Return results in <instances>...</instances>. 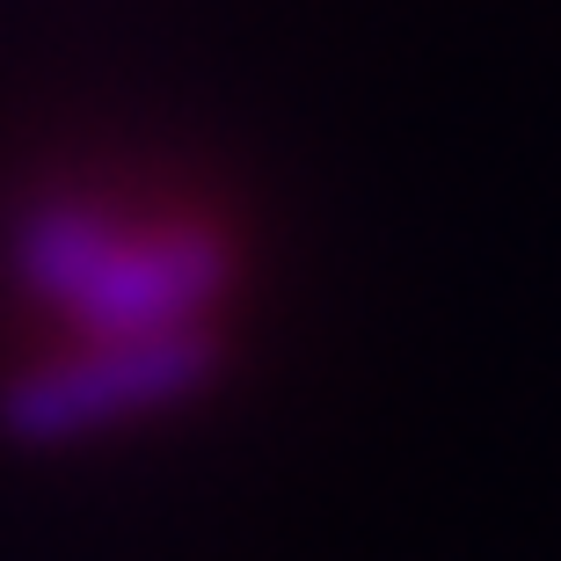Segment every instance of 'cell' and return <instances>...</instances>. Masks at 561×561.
Returning a JSON list of instances; mask_svg holds the SVG:
<instances>
[{"label": "cell", "mask_w": 561, "mask_h": 561, "mask_svg": "<svg viewBox=\"0 0 561 561\" xmlns=\"http://www.w3.org/2000/svg\"><path fill=\"white\" fill-rule=\"evenodd\" d=\"M205 335H139V343H88V351L44 357L0 387V423L30 445H59L95 423L139 416L190 394L205 379Z\"/></svg>", "instance_id": "7a4b0ae2"}, {"label": "cell", "mask_w": 561, "mask_h": 561, "mask_svg": "<svg viewBox=\"0 0 561 561\" xmlns=\"http://www.w3.org/2000/svg\"><path fill=\"white\" fill-rule=\"evenodd\" d=\"M15 277L44 307L73 313L88 343H139V335H197L227 255L197 227L117 219L81 197H51L15 227Z\"/></svg>", "instance_id": "6da1fadb"}]
</instances>
